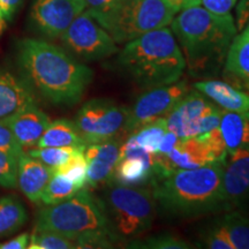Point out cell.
<instances>
[{"mask_svg": "<svg viewBox=\"0 0 249 249\" xmlns=\"http://www.w3.org/2000/svg\"><path fill=\"white\" fill-rule=\"evenodd\" d=\"M17 57L23 76L52 104H76L92 81L93 71L89 67L64 49L45 40H20Z\"/></svg>", "mask_w": 249, "mask_h": 249, "instance_id": "6da1fadb", "label": "cell"}, {"mask_svg": "<svg viewBox=\"0 0 249 249\" xmlns=\"http://www.w3.org/2000/svg\"><path fill=\"white\" fill-rule=\"evenodd\" d=\"M171 30L193 76L217 74L238 31L231 14L217 15L200 6L180 11L171 22Z\"/></svg>", "mask_w": 249, "mask_h": 249, "instance_id": "7a4b0ae2", "label": "cell"}, {"mask_svg": "<svg viewBox=\"0 0 249 249\" xmlns=\"http://www.w3.org/2000/svg\"><path fill=\"white\" fill-rule=\"evenodd\" d=\"M35 229L58 233L77 248H112L120 242L103 201L85 188L60 203L46 205L37 214Z\"/></svg>", "mask_w": 249, "mask_h": 249, "instance_id": "3957f363", "label": "cell"}, {"mask_svg": "<svg viewBox=\"0 0 249 249\" xmlns=\"http://www.w3.org/2000/svg\"><path fill=\"white\" fill-rule=\"evenodd\" d=\"M224 164L213 161L193 170H179L151 181L156 203L170 216L192 218L223 209Z\"/></svg>", "mask_w": 249, "mask_h": 249, "instance_id": "277c9868", "label": "cell"}, {"mask_svg": "<svg viewBox=\"0 0 249 249\" xmlns=\"http://www.w3.org/2000/svg\"><path fill=\"white\" fill-rule=\"evenodd\" d=\"M117 62L134 83L145 90L177 82L186 70L181 49L167 27L127 42Z\"/></svg>", "mask_w": 249, "mask_h": 249, "instance_id": "5b68a950", "label": "cell"}, {"mask_svg": "<svg viewBox=\"0 0 249 249\" xmlns=\"http://www.w3.org/2000/svg\"><path fill=\"white\" fill-rule=\"evenodd\" d=\"M103 201L119 241H130L151 229L156 214L152 188L111 183Z\"/></svg>", "mask_w": 249, "mask_h": 249, "instance_id": "8992f818", "label": "cell"}, {"mask_svg": "<svg viewBox=\"0 0 249 249\" xmlns=\"http://www.w3.org/2000/svg\"><path fill=\"white\" fill-rule=\"evenodd\" d=\"M176 14L166 0H124L105 30L114 42L126 44L143 34L167 27Z\"/></svg>", "mask_w": 249, "mask_h": 249, "instance_id": "52a82bcc", "label": "cell"}, {"mask_svg": "<svg viewBox=\"0 0 249 249\" xmlns=\"http://www.w3.org/2000/svg\"><path fill=\"white\" fill-rule=\"evenodd\" d=\"M128 110L111 99L95 98L83 104L74 123L87 144L102 143L124 132Z\"/></svg>", "mask_w": 249, "mask_h": 249, "instance_id": "ba28073f", "label": "cell"}, {"mask_svg": "<svg viewBox=\"0 0 249 249\" xmlns=\"http://www.w3.org/2000/svg\"><path fill=\"white\" fill-rule=\"evenodd\" d=\"M60 38L66 50L85 61L102 60L119 51L110 34L87 11L71 23Z\"/></svg>", "mask_w": 249, "mask_h": 249, "instance_id": "9c48e42d", "label": "cell"}, {"mask_svg": "<svg viewBox=\"0 0 249 249\" xmlns=\"http://www.w3.org/2000/svg\"><path fill=\"white\" fill-rule=\"evenodd\" d=\"M189 91L187 81L148 89L128 110L124 133L133 134L144 124L165 118Z\"/></svg>", "mask_w": 249, "mask_h": 249, "instance_id": "30bf717a", "label": "cell"}, {"mask_svg": "<svg viewBox=\"0 0 249 249\" xmlns=\"http://www.w3.org/2000/svg\"><path fill=\"white\" fill-rule=\"evenodd\" d=\"M83 11L85 0H35L30 17L42 35L58 38Z\"/></svg>", "mask_w": 249, "mask_h": 249, "instance_id": "8fae6325", "label": "cell"}, {"mask_svg": "<svg viewBox=\"0 0 249 249\" xmlns=\"http://www.w3.org/2000/svg\"><path fill=\"white\" fill-rule=\"evenodd\" d=\"M218 108L220 107L197 90L188 91L165 118L167 129L180 139L197 138L201 135L202 120Z\"/></svg>", "mask_w": 249, "mask_h": 249, "instance_id": "7c38bea8", "label": "cell"}, {"mask_svg": "<svg viewBox=\"0 0 249 249\" xmlns=\"http://www.w3.org/2000/svg\"><path fill=\"white\" fill-rule=\"evenodd\" d=\"M152 155L140 147L130 134L129 138L120 145L119 158L111 183L135 187L151 181L154 178Z\"/></svg>", "mask_w": 249, "mask_h": 249, "instance_id": "4fadbf2b", "label": "cell"}, {"mask_svg": "<svg viewBox=\"0 0 249 249\" xmlns=\"http://www.w3.org/2000/svg\"><path fill=\"white\" fill-rule=\"evenodd\" d=\"M223 166V209L231 211L249 200V148H241L229 156Z\"/></svg>", "mask_w": 249, "mask_h": 249, "instance_id": "5bb4252c", "label": "cell"}, {"mask_svg": "<svg viewBox=\"0 0 249 249\" xmlns=\"http://www.w3.org/2000/svg\"><path fill=\"white\" fill-rule=\"evenodd\" d=\"M120 145L116 139L86 145L85 156L88 163L87 183L90 187L96 188L107 183L110 185L119 158Z\"/></svg>", "mask_w": 249, "mask_h": 249, "instance_id": "9a60e30c", "label": "cell"}, {"mask_svg": "<svg viewBox=\"0 0 249 249\" xmlns=\"http://www.w3.org/2000/svg\"><path fill=\"white\" fill-rule=\"evenodd\" d=\"M36 104V93L24 76L0 68V120Z\"/></svg>", "mask_w": 249, "mask_h": 249, "instance_id": "2e32d148", "label": "cell"}, {"mask_svg": "<svg viewBox=\"0 0 249 249\" xmlns=\"http://www.w3.org/2000/svg\"><path fill=\"white\" fill-rule=\"evenodd\" d=\"M1 121L12 130L22 147L36 145L51 124L48 114L37 107L36 104L30 105Z\"/></svg>", "mask_w": 249, "mask_h": 249, "instance_id": "e0dca14e", "label": "cell"}, {"mask_svg": "<svg viewBox=\"0 0 249 249\" xmlns=\"http://www.w3.org/2000/svg\"><path fill=\"white\" fill-rule=\"evenodd\" d=\"M224 62L226 82L249 92V22L234 36Z\"/></svg>", "mask_w": 249, "mask_h": 249, "instance_id": "ac0fdd59", "label": "cell"}, {"mask_svg": "<svg viewBox=\"0 0 249 249\" xmlns=\"http://www.w3.org/2000/svg\"><path fill=\"white\" fill-rule=\"evenodd\" d=\"M52 169L36 158L22 154L18 160V185L28 200L40 202L43 191L52 177Z\"/></svg>", "mask_w": 249, "mask_h": 249, "instance_id": "d6986e66", "label": "cell"}, {"mask_svg": "<svg viewBox=\"0 0 249 249\" xmlns=\"http://www.w3.org/2000/svg\"><path fill=\"white\" fill-rule=\"evenodd\" d=\"M193 88L203 93L205 97L209 98L224 111H249V92L242 91L225 81H200L194 83Z\"/></svg>", "mask_w": 249, "mask_h": 249, "instance_id": "ffe728a7", "label": "cell"}, {"mask_svg": "<svg viewBox=\"0 0 249 249\" xmlns=\"http://www.w3.org/2000/svg\"><path fill=\"white\" fill-rule=\"evenodd\" d=\"M219 129L229 155L238 149L249 148V111L223 110Z\"/></svg>", "mask_w": 249, "mask_h": 249, "instance_id": "44dd1931", "label": "cell"}, {"mask_svg": "<svg viewBox=\"0 0 249 249\" xmlns=\"http://www.w3.org/2000/svg\"><path fill=\"white\" fill-rule=\"evenodd\" d=\"M87 143L83 140L74 121L59 119L50 124L36 147H83Z\"/></svg>", "mask_w": 249, "mask_h": 249, "instance_id": "7402d4cb", "label": "cell"}, {"mask_svg": "<svg viewBox=\"0 0 249 249\" xmlns=\"http://www.w3.org/2000/svg\"><path fill=\"white\" fill-rule=\"evenodd\" d=\"M27 219L26 208L18 197L11 195L0 198V238L18 232Z\"/></svg>", "mask_w": 249, "mask_h": 249, "instance_id": "603a6c76", "label": "cell"}, {"mask_svg": "<svg viewBox=\"0 0 249 249\" xmlns=\"http://www.w3.org/2000/svg\"><path fill=\"white\" fill-rule=\"evenodd\" d=\"M224 229L234 249H249V218L231 210L222 219Z\"/></svg>", "mask_w": 249, "mask_h": 249, "instance_id": "cb8c5ba5", "label": "cell"}, {"mask_svg": "<svg viewBox=\"0 0 249 249\" xmlns=\"http://www.w3.org/2000/svg\"><path fill=\"white\" fill-rule=\"evenodd\" d=\"M80 189L81 188H79L75 183L71 182V180H68L62 174L53 173L44 191H43L40 202L45 205L60 203V202L67 200L74 194H76Z\"/></svg>", "mask_w": 249, "mask_h": 249, "instance_id": "d4e9b609", "label": "cell"}, {"mask_svg": "<svg viewBox=\"0 0 249 249\" xmlns=\"http://www.w3.org/2000/svg\"><path fill=\"white\" fill-rule=\"evenodd\" d=\"M85 149L86 147H82L74 151L66 163L52 169V173L62 174L71 182L75 183L79 188H85L87 183V170H88Z\"/></svg>", "mask_w": 249, "mask_h": 249, "instance_id": "484cf974", "label": "cell"}, {"mask_svg": "<svg viewBox=\"0 0 249 249\" xmlns=\"http://www.w3.org/2000/svg\"><path fill=\"white\" fill-rule=\"evenodd\" d=\"M166 132V119L160 118V119H157L150 124L142 126L141 128L134 132L132 135L140 147L144 149L145 151L150 152V154H157L161 139H163L164 134Z\"/></svg>", "mask_w": 249, "mask_h": 249, "instance_id": "4316f807", "label": "cell"}, {"mask_svg": "<svg viewBox=\"0 0 249 249\" xmlns=\"http://www.w3.org/2000/svg\"><path fill=\"white\" fill-rule=\"evenodd\" d=\"M126 247L138 249H188L192 248V246L178 235L171 234V233H160L144 240L134 239L128 241V246Z\"/></svg>", "mask_w": 249, "mask_h": 249, "instance_id": "83f0119b", "label": "cell"}, {"mask_svg": "<svg viewBox=\"0 0 249 249\" xmlns=\"http://www.w3.org/2000/svg\"><path fill=\"white\" fill-rule=\"evenodd\" d=\"M29 249H73L77 248L76 244L55 232L45 230H34L30 235Z\"/></svg>", "mask_w": 249, "mask_h": 249, "instance_id": "f1b7e54d", "label": "cell"}, {"mask_svg": "<svg viewBox=\"0 0 249 249\" xmlns=\"http://www.w3.org/2000/svg\"><path fill=\"white\" fill-rule=\"evenodd\" d=\"M86 147V145H83ZM79 148L82 147H45V148H36L30 149L28 151V155L30 157L36 158L44 163L45 165L54 169L62 165L70 160V157L73 155L74 151H76Z\"/></svg>", "mask_w": 249, "mask_h": 249, "instance_id": "f546056e", "label": "cell"}, {"mask_svg": "<svg viewBox=\"0 0 249 249\" xmlns=\"http://www.w3.org/2000/svg\"><path fill=\"white\" fill-rule=\"evenodd\" d=\"M86 11L104 28L114 18L124 0H85Z\"/></svg>", "mask_w": 249, "mask_h": 249, "instance_id": "4dcf8cb0", "label": "cell"}, {"mask_svg": "<svg viewBox=\"0 0 249 249\" xmlns=\"http://www.w3.org/2000/svg\"><path fill=\"white\" fill-rule=\"evenodd\" d=\"M197 138L202 140V141L205 143L208 149H209L213 161H218V163L225 164L229 152H227L225 142H224L222 134H220L219 127L211 130L209 133L197 136Z\"/></svg>", "mask_w": 249, "mask_h": 249, "instance_id": "1f68e13d", "label": "cell"}, {"mask_svg": "<svg viewBox=\"0 0 249 249\" xmlns=\"http://www.w3.org/2000/svg\"><path fill=\"white\" fill-rule=\"evenodd\" d=\"M18 182V158L0 150V186L13 188Z\"/></svg>", "mask_w": 249, "mask_h": 249, "instance_id": "d6a6232c", "label": "cell"}, {"mask_svg": "<svg viewBox=\"0 0 249 249\" xmlns=\"http://www.w3.org/2000/svg\"><path fill=\"white\" fill-rule=\"evenodd\" d=\"M203 247L209 249H234L225 229L220 223L211 227L204 235Z\"/></svg>", "mask_w": 249, "mask_h": 249, "instance_id": "836d02e7", "label": "cell"}, {"mask_svg": "<svg viewBox=\"0 0 249 249\" xmlns=\"http://www.w3.org/2000/svg\"><path fill=\"white\" fill-rule=\"evenodd\" d=\"M0 150H4L18 158L24 154L23 147L18 143L14 134L0 120Z\"/></svg>", "mask_w": 249, "mask_h": 249, "instance_id": "e575fe53", "label": "cell"}, {"mask_svg": "<svg viewBox=\"0 0 249 249\" xmlns=\"http://www.w3.org/2000/svg\"><path fill=\"white\" fill-rule=\"evenodd\" d=\"M238 0H202L201 4L211 13L217 15L230 14Z\"/></svg>", "mask_w": 249, "mask_h": 249, "instance_id": "d590c367", "label": "cell"}, {"mask_svg": "<svg viewBox=\"0 0 249 249\" xmlns=\"http://www.w3.org/2000/svg\"><path fill=\"white\" fill-rule=\"evenodd\" d=\"M180 138L177 134L167 129V132L164 134L163 139H161L160 147H158V154H169V152L172 150V149L176 147L177 143L179 142Z\"/></svg>", "mask_w": 249, "mask_h": 249, "instance_id": "8d00e7d4", "label": "cell"}, {"mask_svg": "<svg viewBox=\"0 0 249 249\" xmlns=\"http://www.w3.org/2000/svg\"><path fill=\"white\" fill-rule=\"evenodd\" d=\"M30 241V235L28 233H22V234L15 236L5 244L0 245V249H24L28 248Z\"/></svg>", "mask_w": 249, "mask_h": 249, "instance_id": "74e56055", "label": "cell"}, {"mask_svg": "<svg viewBox=\"0 0 249 249\" xmlns=\"http://www.w3.org/2000/svg\"><path fill=\"white\" fill-rule=\"evenodd\" d=\"M22 0H0V11L5 20H11Z\"/></svg>", "mask_w": 249, "mask_h": 249, "instance_id": "f35d334b", "label": "cell"}, {"mask_svg": "<svg viewBox=\"0 0 249 249\" xmlns=\"http://www.w3.org/2000/svg\"><path fill=\"white\" fill-rule=\"evenodd\" d=\"M166 1H167V4H169L171 7H172L174 11L177 12V13L181 11L183 0H166Z\"/></svg>", "mask_w": 249, "mask_h": 249, "instance_id": "ab89813d", "label": "cell"}, {"mask_svg": "<svg viewBox=\"0 0 249 249\" xmlns=\"http://www.w3.org/2000/svg\"><path fill=\"white\" fill-rule=\"evenodd\" d=\"M202 2V0H183V4H182V9L186 8H191V7H195V6H200Z\"/></svg>", "mask_w": 249, "mask_h": 249, "instance_id": "60d3db41", "label": "cell"}, {"mask_svg": "<svg viewBox=\"0 0 249 249\" xmlns=\"http://www.w3.org/2000/svg\"><path fill=\"white\" fill-rule=\"evenodd\" d=\"M6 28V20L4 17H0V35L2 34V31L5 30Z\"/></svg>", "mask_w": 249, "mask_h": 249, "instance_id": "b9f144b4", "label": "cell"}, {"mask_svg": "<svg viewBox=\"0 0 249 249\" xmlns=\"http://www.w3.org/2000/svg\"><path fill=\"white\" fill-rule=\"evenodd\" d=\"M0 17H2V14H1V11H0Z\"/></svg>", "mask_w": 249, "mask_h": 249, "instance_id": "7bdbcfd3", "label": "cell"}]
</instances>
